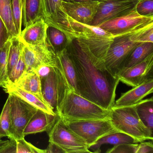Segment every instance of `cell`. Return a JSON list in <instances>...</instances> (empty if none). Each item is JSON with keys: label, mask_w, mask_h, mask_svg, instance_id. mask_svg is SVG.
Listing matches in <instances>:
<instances>
[{"label": "cell", "mask_w": 153, "mask_h": 153, "mask_svg": "<svg viewBox=\"0 0 153 153\" xmlns=\"http://www.w3.org/2000/svg\"><path fill=\"white\" fill-rule=\"evenodd\" d=\"M60 30L84 43L91 52L103 60L114 36L98 26L82 24L68 16L67 24Z\"/></svg>", "instance_id": "3957f363"}, {"label": "cell", "mask_w": 153, "mask_h": 153, "mask_svg": "<svg viewBox=\"0 0 153 153\" xmlns=\"http://www.w3.org/2000/svg\"><path fill=\"white\" fill-rule=\"evenodd\" d=\"M66 2H84V1H100L101 0H62Z\"/></svg>", "instance_id": "60d3db41"}, {"label": "cell", "mask_w": 153, "mask_h": 153, "mask_svg": "<svg viewBox=\"0 0 153 153\" xmlns=\"http://www.w3.org/2000/svg\"><path fill=\"white\" fill-rule=\"evenodd\" d=\"M47 132L49 142L58 145L65 153H92L85 140L71 130L58 115Z\"/></svg>", "instance_id": "8992f818"}, {"label": "cell", "mask_w": 153, "mask_h": 153, "mask_svg": "<svg viewBox=\"0 0 153 153\" xmlns=\"http://www.w3.org/2000/svg\"><path fill=\"white\" fill-rule=\"evenodd\" d=\"M22 0H12L13 19L19 37L22 31Z\"/></svg>", "instance_id": "4dcf8cb0"}, {"label": "cell", "mask_w": 153, "mask_h": 153, "mask_svg": "<svg viewBox=\"0 0 153 153\" xmlns=\"http://www.w3.org/2000/svg\"><path fill=\"white\" fill-rule=\"evenodd\" d=\"M153 141L140 142L138 144L137 149L136 153H153Z\"/></svg>", "instance_id": "8d00e7d4"}, {"label": "cell", "mask_w": 153, "mask_h": 153, "mask_svg": "<svg viewBox=\"0 0 153 153\" xmlns=\"http://www.w3.org/2000/svg\"><path fill=\"white\" fill-rule=\"evenodd\" d=\"M152 22L153 16H143L137 12L135 8L124 16L105 22L98 27L114 37L136 30Z\"/></svg>", "instance_id": "30bf717a"}, {"label": "cell", "mask_w": 153, "mask_h": 153, "mask_svg": "<svg viewBox=\"0 0 153 153\" xmlns=\"http://www.w3.org/2000/svg\"><path fill=\"white\" fill-rule=\"evenodd\" d=\"M63 122L111 120V109H104L75 93L67 82L55 111Z\"/></svg>", "instance_id": "7a4b0ae2"}, {"label": "cell", "mask_w": 153, "mask_h": 153, "mask_svg": "<svg viewBox=\"0 0 153 153\" xmlns=\"http://www.w3.org/2000/svg\"><path fill=\"white\" fill-rule=\"evenodd\" d=\"M138 144H121L115 145L114 146L108 149L107 153H136Z\"/></svg>", "instance_id": "e575fe53"}, {"label": "cell", "mask_w": 153, "mask_h": 153, "mask_svg": "<svg viewBox=\"0 0 153 153\" xmlns=\"http://www.w3.org/2000/svg\"><path fill=\"white\" fill-rule=\"evenodd\" d=\"M15 140H0V153H7L10 149L14 145Z\"/></svg>", "instance_id": "74e56055"}, {"label": "cell", "mask_w": 153, "mask_h": 153, "mask_svg": "<svg viewBox=\"0 0 153 153\" xmlns=\"http://www.w3.org/2000/svg\"><path fill=\"white\" fill-rule=\"evenodd\" d=\"M11 44L10 38L0 48V87H2L8 80L7 65L9 51Z\"/></svg>", "instance_id": "f546056e"}, {"label": "cell", "mask_w": 153, "mask_h": 153, "mask_svg": "<svg viewBox=\"0 0 153 153\" xmlns=\"http://www.w3.org/2000/svg\"><path fill=\"white\" fill-rule=\"evenodd\" d=\"M153 54L138 64L123 68L117 77L120 81L129 86L135 87L153 76Z\"/></svg>", "instance_id": "4fadbf2b"}, {"label": "cell", "mask_w": 153, "mask_h": 153, "mask_svg": "<svg viewBox=\"0 0 153 153\" xmlns=\"http://www.w3.org/2000/svg\"><path fill=\"white\" fill-rule=\"evenodd\" d=\"M138 142L133 137L121 132H116L108 134L98 140L95 144L89 147L92 152L101 153V147L104 144H111L114 146L121 144H136Z\"/></svg>", "instance_id": "603a6c76"}, {"label": "cell", "mask_w": 153, "mask_h": 153, "mask_svg": "<svg viewBox=\"0 0 153 153\" xmlns=\"http://www.w3.org/2000/svg\"><path fill=\"white\" fill-rule=\"evenodd\" d=\"M53 68L47 65H42L35 70V71L39 75L40 78H42L48 75Z\"/></svg>", "instance_id": "f35d334b"}, {"label": "cell", "mask_w": 153, "mask_h": 153, "mask_svg": "<svg viewBox=\"0 0 153 153\" xmlns=\"http://www.w3.org/2000/svg\"><path fill=\"white\" fill-rule=\"evenodd\" d=\"M48 25L42 19L24 28L20 38L25 44L31 46H47V30Z\"/></svg>", "instance_id": "e0dca14e"}, {"label": "cell", "mask_w": 153, "mask_h": 153, "mask_svg": "<svg viewBox=\"0 0 153 153\" xmlns=\"http://www.w3.org/2000/svg\"><path fill=\"white\" fill-rule=\"evenodd\" d=\"M43 19L49 26L60 30L67 24V15L62 0H42Z\"/></svg>", "instance_id": "9a60e30c"}, {"label": "cell", "mask_w": 153, "mask_h": 153, "mask_svg": "<svg viewBox=\"0 0 153 153\" xmlns=\"http://www.w3.org/2000/svg\"><path fill=\"white\" fill-rule=\"evenodd\" d=\"M0 18L5 24L10 38L19 37L13 19L12 0H0Z\"/></svg>", "instance_id": "484cf974"}, {"label": "cell", "mask_w": 153, "mask_h": 153, "mask_svg": "<svg viewBox=\"0 0 153 153\" xmlns=\"http://www.w3.org/2000/svg\"><path fill=\"white\" fill-rule=\"evenodd\" d=\"M153 26V22L136 30L114 37L107 54L103 59L105 66L114 76L123 68L128 55L137 45L146 31Z\"/></svg>", "instance_id": "277c9868"}, {"label": "cell", "mask_w": 153, "mask_h": 153, "mask_svg": "<svg viewBox=\"0 0 153 153\" xmlns=\"http://www.w3.org/2000/svg\"><path fill=\"white\" fill-rule=\"evenodd\" d=\"M22 26L24 28L43 19L42 0H22Z\"/></svg>", "instance_id": "44dd1931"}, {"label": "cell", "mask_w": 153, "mask_h": 153, "mask_svg": "<svg viewBox=\"0 0 153 153\" xmlns=\"http://www.w3.org/2000/svg\"><path fill=\"white\" fill-rule=\"evenodd\" d=\"M40 78L43 97L55 111L59 98L66 87L67 81L57 65L53 68L48 75Z\"/></svg>", "instance_id": "8fae6325"}, {"label": "cell", "mask_w": 153, "mask_h": 153, "mask_svg": "<svg viewBox=\"0 0 153 153\" xmlns=\"http://www.w3.org/2000/svg\"><path fill=\"white\" fill-rule=\"evenodd\" d=\"M138 1H141V0H137Z\"/></svg>", "instance_id": "b9f144b4"}, {"label": "cell", "mask_w": 153, "mask_h": 153, "mask_svg": "<svg viewBox=\"0 0 153 153\" xmlns=\"http://www.w3.org/2000/svg\"><path fill=\"white\" fill-rule=\"evenodd\" d=\"M63 122L85 140L88 149L102 137L111 133L119 132L114 127L110 120H91Z\"/></svg>", "instance_id": "52a82bcc"}, {"label": "cell", "mask_w": 153, "mask_h": 153, "mask_svg": "<svg viewBox=\"0 0 153 153\" xmlns=\"http://www.w3.org/2000/svg\"><path fill=\"white\" fill-rule=\"evenodd\" d=\"M66 48L76 68L79 95L104 109L113 107L120 80L84 43L67 34Z\"/></svg>", "instance_id": "6da1fadb"}, {"label": "cell", "mask_w": 153, "mask_h": 153, "mask_svg": "<svg viewBox=\"0 0 153 153\" xmlns=\"http://www.w3.org/2000/svg\"><path fill=\"white\" fill-rule=\"evenodd\" d=\"M136 10L143 16H153V0L140 1L136 6Z\"/></svg>", "instance_id": "836d02e7"}, {"label": "cell", "mask_w": 153, "mask_h": 153, "mask_svg": "<svg viewBox=\"0 0 153 153\" xmlns=\"http://www.w3.org/2000/svg\"><path fill=\"white\" fill-rule=\"evenodd\" d=\"M152 54H153V42L141 43L128 55L123 68L138 64Z\"/></svg>", "instance_id": "d4e9b609"}, {"label": "cell", "mask_w": 153, "mask_h": 153, "mask_svg": "<svg viewBox=\"0 0 153 153\" xmlns=\"http://www.w3.org/2000/svg\"><path fill=\"white\" fill-rule=\"evenodd\" d=\"M11 125L10 99L8 96L0 114V138L4 137H8L9 138H10Z\"/></svg>", "instance_id": "f1b7e54d"}, {"label": "cell", "mask_w": 153, "mask_h": 153, "mask_svg": "<svg viewBox=\"0 0 153 153\" xmlns=\"http://www.w3.org/2000/svg\"><path fill=\"white\" fill-rule=\"evenodd\" d=\"M111 121L118 131L131 136L138 142L153 140V132L139 117L136 105L112 108Z\"/></svg>", "instance_id": "5b68a950"}, {"label": "cell", "mask_w": 153, "mask_h": 153, "mask_svg": "<svg viewBox=\"0 0 153 153\" xmlns=\"http://www.w3.org/2000/svg\"><path fill=\"white\" fill-rule=\"evenodd\" d=\"M10 40L11 44L8 58L7 70L8 76L14 66L20 59L24 46V43L21 41L20 37L15 36L11 37Z\"/></svg>", "instance_id": "83f0119b"}, {"label": "cell", "mask_w": 153, "mask_h": 153, "mask_svg": "<svg viewBox=\"0 0 153 153\" xmlns=\"http://www.w3.org/2000/svg\"><path fill=\"white\" fill-rule=\"evenodd\" d=\"M27 71V68L21 54L17 63L14 66L9 74L8 80L7 81L13 84H16Z\"/></svg>", "instance_id": "d6a6232c"}, {"label": "cell", "mask_w": 153, "mask_h": 153, "mask_svg": "<svg viewBox=\"0 0 153 153\" xmlns=\"http://www.w3.org/2000/svg\"><path fill=\"white\" fill-rule=\"evenodd\" d=\"M10 38L6 26L0 18V48L3 46Z\"/></svg>", "instance_id": "d590c367"}, {"label": "cell", "mask_w": 153, "mask_h": 153, "mask_svg": "<svg viewBox=\"0 0 153 153\" xmlns=\"http://www.w3.org/2000/svg\"><path fill=\"white\" fill-rule=\"evenodd\" d=\"M137 0H101L94 18L88 25H99L124 16L136 8Z\"/></svg>", "instance_id": "9c48e42d"}, {"label": "cell", "mask_w": 153, "mask_h": 153, "mask_svg": "<svg viewBox=\"0 0 153 153\" xmlns=\"http://www.w3.org/2000/svg\"><path fill=\"white\" fill-rule=\"evenodd\" d=\"M45 151L46 153H65V151L60 147L51 142H49Z\"/></svg>", "instance_id": "ab89813d"}, {"label": "cell", "mask_w": 153, "mask_h": 153, "mask_svg": "<svg viewBox=\"0 0 153 153\" xmlns=\"http://www.w3.org/2000/svg\"><path fill=\"white\" fill-rule=\"evenodd\" d=\"M56 55L57 66L61 71L67 83L75 93L79 95L76 68L67 50L65 49Z\"/></svg>", "instance_id": "ffe728a7"}, {"label": "cell", "mask_w": 153, "mask_h": 153, "mask_svg": "<svg viewBox=\"0 0 153 153\" xmlns=\"http://www.w3.org/2000/svg\"><path fill=\"white\" fill-rule=\"evenodd\" d=\"M2 88H4L5 92L8 94L15 95L37 109L42 110L50 114L56 115V113L54 110L46 102L41 100L35 95L21 89L15 84L7 81Z\"/></svg>", "instance_id": "ac0fdd59"}, {"label": "cell", "mask_w": 153, "mask_h": 153, "mask_svg": "<svg viewBox=\"0 0 153 153\" xmlns=\"http://www.w3.org/2000/svg\"><path fill=\"white\" fill-rule=\"evenodd\" d=\"M47 42L50 48L56 54L67 48L68 44L69 38L68 35L61 30L48 26Z\"/></svg>", "instance_id": "cb8c5ba5"}, {"label": "cell", "mask_w": 153, "mask_h": 153, "mask_svg": "<svg viewBox=\"0 0 153 153\" xmlns=\"http://www.w3.org/2000/svg\"><path fill=\"white\" fill-rule=\"evenodd\" d=\"M22 56L27 71L36 70L42 65H57L56 54L49 45L31 46L24 43Z\"/></svg>", "instance_id": "7c38bea8"}, {"label": "cell", "mask_w": 153, "mask_h": 153, "mask_svg": "<svg viewBox=\"0 0 153 153\" xmlns=\"http://www.w3.org/2000/svg\"><path fill=\"white\" fill-rule=\"evenodd\" d=\"M153 92V77H152L123 94L114 102L112 108H120L137 104Z\"/></svg>", "instance_id": "2e32d148"}, {"label": "cell", "mask_w": 153, "mask_h": 153, "mask_svg": "<svg viewBox=\"0 0 153 153\" xmlns=\"http://www.w3.org/2000/svg\"><path fill=\"white\" fill-rule=\"evenodd\" d=\"M8 96L11 120L10 139L16 140L25 137V128L38 109L15 95L9 94Z\"/></svg>", "instance_id": "ba28073f"}, {"label": "cell", "mask_w": 153, "mask_h": 153, "mask_svg": "<svg viewBox=\"0 0 153 153\" xmlns=\"http://www.w3.org/2000/svg\"><path fill=\"white\" fill-rule=\"evenodd\" d=\"M14 84L21 89L35 95L45 102L42 94L41 78L35 71H27L17 83Z\"/></svg>", "instance_id": "7402d4cb"}, {"label": "cell", "mask_w": 153, "mask_h": 153, "mask_svg": "<svg viewBox=\"0 0 153 153\" xmlns=\"http://www.w3.org/2000/svg\"><path fill=\"white\" fill-rule=\"evenodd\" d=\"M136 110L142 122L153 131V98L142 100L136 104Z\"/></svg>", "instance_id": "4316f807"}, {"label": "cell", "mask_w": 153, "mask_h": 153, "mask_svg": "<svg viewBox=\"0 0 153 153\" xmlns=\"http://www.w3.org/2000/svg\"><path fill=\"white\" fill-rule=\"evenodd\" d=\"M100 1L66 2L62 4L67 15L82 24L88 25L93 20L98 9Z\"/></svg>", "instance_id": "5bb4252c"}, {"label": "cell", "mask_w": 153, "mask_h": 153, "mask_svg": "<svg viewBox=\"0 0 153 153\" xmlns=\"http://www.w3.org/2000/svg\"><path fill=\"white\" fill-rule=\"evenodd\" d=\"M16 153H46L45 149L38 148L27 142L25 138L16 140Z\"/></svg>", "instance_id": "1f68e13d"}, {"label": "cell", "mask_w": 153, "mask_h": 153, "mask_svg": "<svg viewBox=\"0 0 153 153\" xmlns=\"http://www.w3.org/2000/svg\"><path fill=\"white\" fill-rule=\"evenodd\" d=\"M37 109L29 120L24 131L25 137L30 134L47 131L50 129L57 117Z\"/></svg>", "instance_id": "d6986e66"}]
</instances>
